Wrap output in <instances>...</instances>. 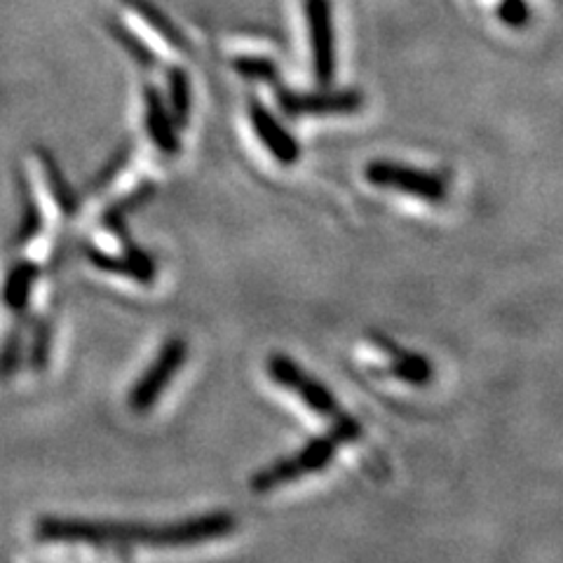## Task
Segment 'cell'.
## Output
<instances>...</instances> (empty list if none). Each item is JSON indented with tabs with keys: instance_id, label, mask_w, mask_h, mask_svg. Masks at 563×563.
<instances>
[{
	"instance_id": "12",
	"label": "cell",
	"mask_w": 563,
	"mask_h": 563,
	"mask_svg": "<svg viewBox=\"0 0 563 563\" xmlns=\"http://www.w3.org/2000/svg\"><path fill=\"white\" fill-rule=\"evenodd\" d=\"M35 157H38V163L43 167L52 200L57 202L59 211L66 219L76 217L78 209H80V198H78V192L70 188V184L66 181V176H64V172L57 163V157L52 155L47 148H35Z\"/></svg>"
},
{
	"instance_id": "7",
	"label": "cell",
	"mask_w": 563,
	"mask_h": 563,
	"mask_svg": "<svg viewBox=\"0 0 563 563\" xmlns=\"http://www.w3.org/2000/svg\"><path fill=\"white\" fill-rule=\"evenodd\" d=\"M235 526L238 521L231 512H209L174 523H163L155 526V548H190V544L231 536Z\"/></svg>"
},
{
	"instance_id": "11",
	"label": "cell",
	"mask_w": 563,
	"mask_h": 563,
	"mask_svg": "<svg viewBox=\"0 0 563 563\" xmlns=\"http://www.w3.org/2000/svg\"><path fill=\"white\" fill-rule=\"evenodd\" d=\"M157 192V186L155 181H144L141 186H136L132 192H128V196H122L120 200H115L109 209L103 211L101 217V223L109 233H113L115 238H120L122 242H130V235H128V219L130 214H134L136 209L146 207Z\"/></svg>"
},
{
	"instance_id": "6",
	"label": "cell",
	"mask_w": 563,
	"mask_h": 563,
	"mask_svg": "<svg viewBox=\"0 0 563 563\" xmlns=\"http://www.w3.org/2000/svg\"><path fill=\"white\" fill-rule=\"evenodd\" d=\"M310 52H312V70L320 87H329L336 76V43H333V16L331 0H303Z\"/></svg>"
},
{
	"instance_id": "21",
	"label": "cell",
	"mask_w": 563,
	"mask_h": 563,
	"mask_svg": "<svg viewBox=\"0 0 563 563\" xmlns=\"http://www.w3.org/2000/svg\"><path fill=\"white\" fill-rule=\"evenodd\" d=\"M52 355V324L45 317H38L33 324V339L29 350V364L33 372H45Z\"/></svg>"
},
{
	"instance_id": "19",
	"label": "cell",
	"mask_w": 563,
	"mask_h": 563,
	"mask_svg": "<svg viewBox=\"0 0 563 563\" xmlns=\"http://www.w3.org/2000/svg\"><path fill=\"white\" fill-rule=\"evenodd\" d=\"M235 74L246 78V80H256V82H268V85H279V68L273 59L268 57H252V55H240L233 59Z\"/></svg>"
},
{
	"instance_id": "24",
	"label": "cell",
	"mask_w": 563,
	"mask_h": 563,
	"mask_svg": "<svg viewBox=\"0 0 563 563\" xmlns=\"http://www.w3.org/2000/svg\"><path fill=\"white\" fill-rule=\"evenodd\" d=\"M132 161V146L130 144H125V146H120L111 157H109V163H106L99 172H97V176L95 179L90 181V188L92 192H101V190H106L109 188L118 176H120V172L128 167V163Z\"/></svg>"
},
{
	"instance_id": "5",
	"label": "cell",
	"mask_w": 563,
	"mask_h": 563,
	"mask_svg": "<svg viewBox=\"0 0 563 563\" xmlns=\"http://www.w3.org/2000/svg\"><path fill=\"white\" fill-rule=\"evenodd\" d=\"M277 106L289 118L306 115H350L364 106L360 90H320V92H294L277 85Z\"/></svg>"
},
{
	"instance_id": "20",
	"label": "cell",
	"mask_w": 563,
	"mask_h": 563,
	"mask_svg": "<svg viewBox=\"0 0 563 563\" xmlns=\"http://www.w3.org/2000/svg\"><path fill=\"white\" fill-rule=\"evenodd\" d=\"M109 31H111L113 38L118 41V45H120L122 49H125L128 55H130L139 66H144V68H155V66H157L155 52H153L151 47H146L144 43H141L128 26H122V24H118V22H111V24H109Z\"/></svg>"
},
{
	"instance_id": "22",
	"label": "cell",
	"mask_w": 563,
	"mask_h": 563,
	"mask_svg": "<svg viewBox=\"0 0 563 563\" xmlns=\"http://www.w3.org/2000/svg\"><path fill=\"white\" fill-rule=\"evenodd\" d=\"M22 355H24V333L22 329H12L8 331V336L0 345V383H8L16 368L22 364Z\"/></svg>"
},
{
	"instance_id": "17",
	"label": "cell",
	"mask_w": 563,
	"mask_h": 563,
	"mask_svg": "<svg viewBox=\"0 0 563 563\" xmlns=\"http://www.w3.org/2000/svg\"><path fill=\"white\" fill-rule=\"evenodd\" d=\"M291 393H296L298 397H301L306 407H308L310 411H314L317 416L331 418V420H333V418L343 413V411H341V407H339L336 397L331 395L329 387H327L324 383H320V380L310 378L308 374H303V378L298 380V385L294 387Z\"/></svg>"
},
{
	"instance_id": "4",
	"label": "cell",
	"mask_w": 563,
	"mask_h": 563,
	"mask_svg": "<svg viewBox=\"0 0 563 563\" xmlns=\"http://www.w3.org/2000/svg\"><path fill=\"white\" fill-rule=\"evenodd\" d=\"M368 184H374L385 190H397L404 196H411L426 202H444L446 200V184L442 176L432 172H422L418 167H409L393 161H374L364 169Z\"/></svg>"
},
{
	"instance_id": "18",
	"label": "cell",
	"mask_w": 563,
	"mask_h": 563,
	"mask_svg": "<svg viewBox=\"0 0 563 563\" xmlns=\"http://www.w3.org/2000/svg\"><path fill=\"white\" fill-rule=\"evenodd\" d=\"M134 10L139 12V16L141 20H144L157 35H161L163 41H167L172 47H176V49H188V43H186V38H184V33L176 29L167 16L157 10L155 5H151V3H146V0H134Z\"/></svg>"
},
{
	"instance_id": "15",
	"label": "cell",
	"mask_w": 563,
	"mask_h": 563,
	"mask_svg": "<svg viewBox=\"0 0 563 563\" xmlns=\"http://www.w3.org/2000/svg\"><path fill=\"white\" fill-rule=\"evenodd\" d=\"M387 374L393 378L407 383V385H430L434 378V366L428 357H422L420 352H409L397 347L390 355V364H387Z\"/></svg>"
},
{
	"instance_id": "16",
	"label": "cell",
	"mask_w": 563,
	"mask_h": 563,
	"mask_svg": "<svg viewBox=\"0 0 563 563\" xmlns=\"http://www.w3.org/2000/svg\"><path fill=\"white\" fill-rule=\"evenodd\" d=\"M167 103L176 128H188L192 111V87L188 74L181 66H172L167 70Z\"/></svg>"
},
{
	"instance_id": "25",
	"label": "cell",
	"mask_w": 563,
	"mask_h": 563,
	"mask_svg": "<svg viewBox=\"0 0 563 563\" xmlns=\"http://www.w3.org/2000/svg\"><path fill=\"white\" fill-rule=\"evenodd\" d=\"M498 16L505 26L523 29L528 22H531V10H528L523 0H503L498 8Z\"/></svg>"
},
{
	"instance_id": "9",
	"label": "cell",
	"mask_w": 563,
	"mask_h": 563,
	"mask_svg": "<svg viewBox=\"0 0 563 563\" xmlns=\"http://www.w3.org/2000/svg\"><path fill=\"white\" fill-rule=\"evenodd\" d=\"M87 261L92 263L95 268L103 271V273H113V275H125L132 277L139 285H153V279L157 275V266H155V258L139 250V246L132 242L125 244V254L122 256H113V254H106L101 250H92V246H87L85 250Z\"/></svg>"
},
{
	"instance_id": "8",
	"label": "cell",
	"mask_w": 563,
	"mask_h": 563,
	"mask_svg": "<svg viewBox=\"0 0 563 563\" xmlns=\"http://www.w3.org/2000/svg\"><path fill=\"white\" fill-rule=\"evenodd\" d=\"M250 120L256 136L261 139V144L268 148V153L275 157L282 165H294L301 157V146L298 141L285 130V125L271 113L266 103H261L258 99L250 101Z\"/></svg>"
},
{
	"instance_id": "14",
	"label": "cell",
	"mask_w": 563,
	"mask_h": 563,
	"mask_svg": "<svg viewBox=\"0 0 563 563\" xmlns=\"http://www.w3.org/2000/svg\"><path fill=\"white\" fill-rule=\"evenodd\" d=\"M16 186H20V223H16V231L12 238V246H26L35 235L43 231V211L38 200H35L31 184L26 176L20 172L16 174Z\"/></svg>"
},
{
	"instance_id": "1",
	"label": "cell",
	"mask_w": 563,
	"mask_h": 563,
	"mask_svg": "<svg viewBox=\"0 0 563 563\" xmlns=\"http://www.w3.org/2000/svg\"><path fill=\"white\" fill-rule=\"evenodd\" d=\"M362 437V426L357 418L347 413H341L331 420V428L327 434L312 439L301 451L291 457H282V461L258 470L252 477V490L254 493H271L282 484L296 482L308 474L322 472L331 461L336 451L343 444L357 442Z\"/></svg>"
},
{
	"instance_id": "10",
	"label": "cell",
	"mask_w": 563,
	"mask_h": 563,
	"mask_svg": "<svg viewBox=\"0 0 563 563\" xmlns=\"http://www.w3.org/2000/svg\"><path fill=\"white\" fill-rule=\"evenodd\" d=\"M144 122H146V132L148 139L153 141V146L161 151L167 157H174L179 153V134H176V122L169 113V106L165 103V97L161 90L153 85L144 87Z\"/></svg>"
},
{
	"instance_id": "3",
	"label": "cell",
	"mask_w": 563,
	"mask_h": 563,
	"mask_svg": "<svg viewBox=\"0 0 563 563\" xmlns=\"http://www.w3.org/2000/svg\"><path fill=\"white\" fill-rule=\"evenodd\" d=\"M188 357V343L181 336H172L163 343L161 352H157L153 364L146 368L141 378L134 383L130 390L128 404L134 413H146L151 411L157 399L163 397L165 387L174 380V376L179 374V368L184 366Z\"/></svg>"
},
{
	"instance_id": "13",
	"label": "cell",
	"mask_w": 563,
	"mask_h": 563,
	"mask_svg": "<svg viewBox=\"0 0 563 563\" xmlns=\"http://www.w3.org/2000/svg\"><path fill=\"white\" fill-rule=\"evenodd\" d=\"M35 279H38V266L33 261L14 263L3 282V303L8 310H12L14 314L26 312Z\"/></svg>"
},
{
	"instance_id": "23",
	"label": "cell",
	"mask_w": 563,
	"mask_h": 563,
	"mask_svg": "<svg viewBox=\"0 0 563 563\" xmlns=\"http://www.w3.org/2000/svg\"><path fill=\"white\" fill-rule=\"evenodd\" d=\"M268 376L275 385L285 387V390H294V387L298 385V380L303 378V368L298 366L291 357L282 355V352H275V355H271L268 360Z\"/></svg>"
},
{
	"instance_id": "2",
	"label": "cell",
	"mask_w": 563,
	"mask_h": 563,
	"mask_svg": "<svg viewBox=\"0 0 563 563\" xmlns=\"http://www.w3.org/2000/svg\"><path fill=\"white\" fill-rule=\"evenodd\" d=\"M35 538L45 542H85L95 544V548H132V544L153 548L155 526L130 521L43 517L35 523Z\"/></svg>"
}]
</instances>
